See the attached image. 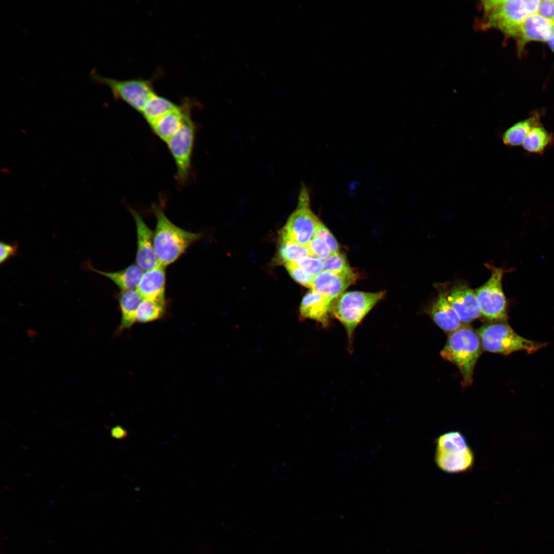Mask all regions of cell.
Segmentation results:
<instances>
[{
	"label": "cell",
	"mask_w": 554,
	"mask_h": 554,
	"mask_svg": "<svg viewBox=\"0 0 554 554\" xmlns=\"http://www.w3.org/2000/svg\"><path fill=\"white\" fill-rule=\"evenodd\" d=\"M18 253V244L17 243H7L1 241L0 243V264H2L12 257Z\"/></svg>",
	"instance_id": "cell-31"
},
{
	"label": "cell",
	"mask_w": 554,
	"mask_h": 554,
	"mask_svg": "<svg viewBox=\"0 0 554 554\" xmlns=\"http://www.w3.org/2000/svg\"><path fill=\"white\" fill-rule=\"evenodd\" d=\"M310 256L307 246L280 238V247L275 259V263L281 264L296 262Z\"/></svg>",
	"instance_id": "cell-24"
},
{
	"label": "cell",
	"mask_w": 554,
	"mask_h": 554,
	"mask_svg": "<svg viewBox=\"0 0 554 554\" xmlns=\"http://www.w3.org/2000/svg\"><path fill=\"white\" fill-rule=\"evenodd\" d=\"M436 288L444 293L462 323L471 322L482 315L476 293L467 284L456 282L450 286L439 285Z\"/></svg>",
	"instance_id": "cell-11"
},
{
	"label": "cell",
	"mask_w": 554,
	"mask_h": 554,
	"mask_svg": "<svg viewBox=\"0 0 554 554\" xmlns=\"http://www.w3.org/2000/svg\"><path fill=\"white\" fill-rule=\"evenodd\" d=\"M537 13L554 26V2L553 0L540 1Z\"/></svg>",
	"instance_id": "cell-32"
},
{
	"label": "cell",
	"mask_w": 554,
	"mask_h": 554,
	"mask_svg": "<svg viewBox=\"0 0 554 554\" xmlns=\"http://www.w3.org/2000/svg\"><path fill=\"white\" fill-rule=\"evenodd\" d=\"M165 268L157 263L154 267L144 272L136 289L143 300L165 304Z\"/></svg>",
	"instance_id": "cell-15"
},
{
	"label": "cell",
	"mask_w": 554,
	"mask_h": 554,
	"mask_svg": "<svg viewBox=\"0 0 554 554\" xmlns=\"http://www.w3.org/2000/svg\"><path fill=\"white\" fill-rule=\"evenodd\" d=\"M483 348L487 351L509 355L518 351L532 353L547 343L528 340L517 334L505 322L483 325L478 331Z\"/></svg>",
	"instance_id": "cell-6"
},
{
	"label": "cell",
	"mask_w": 554,
	"mask_h": 554,
	"mask_svg": "<svg viewBox=\"0 0 554 554\" xmlns=\"http://www.w3.org/2000/svg\"><path fill=\"white\" fill-rule=\"evenodd\" d=\"M195 135V126L188 109L184 123L177 132L167 142L176 166V180L182 184L189 180L191 169V157Z\"/></svg>",
	"instance_id": "cell-10"
},
{
	"label": "cell",
	"mask_w": 554,
	"mask_h": 554,
	"mask_svg": "<svg viewBox=\"0 0 554 554\" xmlns=\"http://www.w3.org/2000/svg\"><path fill=\"white\" fill-rule=\"evenodd\" d=\"M190 107V103L185 101L175 109L149 124L155 134L166 143L180 129L184 123L186 112Z\"/></svg>",
	"instance_id": "cell-18"
},
{
	"label": "cell",
	"mask_w": 554,
	"mask_h": 554,
	"mask_svg": "<svg viewBox=\"0 0 554 554\" xmlns=\"http://www.w3.org/2000/svg\"><path fill=\"white\" fill-rule=\"evenodd\" d=\"M324 270L344 275L354 273L345 256L340 252L331 253L324 260Z\"/></svg>",
	"instance_id": "cell-26"
},
{
	"label": "cell",
	"mask_w": 554,
	"mask_h": 554,
	"mask_svg": "<svg viewBox=\"0 0 554 554\" xmlns=\"http://www.w3.org/2000/svg\"><path fill=\"white\" fill-rule=\"evenodd\" d=\"M297 207L280 232V238L307 246L320 221L310 208L309 192L305 185L300 190Z\"/></svg>",
	"instance_id": "cell-7"
},
{
	"label": "cell",
	"mask_w": 554,
	"mask_h": 554,
	"mask_svg": "<svg viewBox=\"0 0 554 554\" xmlns=\"http://www.w3.org/2000/svg\"><path fill=\"white\" fill-rule=\"evenodd\" d=\"M539 0L482 1L483 28H494L515 39L525 19L537 12Z\"/></svg>",
	"instance_id": "cell-1"
},
{
	"label": "cell",
	"mask_w": 554,
	"mask_h": 554,
	"mask_svg": "<svg viewBox=\"0 0 554 554\" xmlns=\"http://www.w3.org/2000/svg\"><path fill=\"white\" fill-rule=\"evenodd\" d=\"M435 462L448 473H458L471 469L474 456L464 436L459 431H449L436 440Z\"/></svg>",
	"instance_id": "cell-5"
},
{
	"label": "cell",
	"mask_w": 554,
	"mask_h": 554,
	"mask_svg": "<svg viewBox=\"0 0 554 554\" xmlns=\"http://www.w3.org/2000/svg\"><path fill=\"white\" fill-rule=\"evenodd\" d=\"M553 2H554V0H553Z\"/></svg>",
	"instance_id": "cell-35"
},
{
	"label": "cell",
	"mask_w": 554,
	"mask_h": 554,
	"mask_svg": "<svg viewBox=\"0 0 554 554\" xmlns=\"http://www.w3.org/2000/svg\"><path fill=\"white\" fill-rule=\"evenodd\" d=\"M313 236L319 238L324 241L329 247L331 254L340 252L339 246L337 240L321 221L317 226Z\"/></svg>",
	"instance_id": "cell-30"
},
{
	"label": "cell",
	"mask_w": 554,
	"mask_h": 554,
	"mask_svg": "<svg viewBox=\"0 0 554 554\" xmlns=\"http://www.w3.org/2000/svg\"><path fill=\"white\" fill-rule=\"evenodd\" d=\"M491 271L488 280L474 289L479 301L482 315L489 320L505 322L507 317V303L502 287L505 270L487 265Z\"/></svg>",
	"instance_id": "cell-9"
},
{
	"label": "cell",
	"mask_w": 554,
	"mask_h": 554,
	"mask_svg": "<svg viewBox=\"0 0 554 554\" xmlns=\"http://www.w3.org/2000/svg\"><path fill=\"white\" fill-rule=\"evenodd\" d=\"M438 290L439 294L428 306L427 311L440 328L451 333L459 328L462 322L444 293L440 289Z\"/></svg>",
	"instance_id": "cell-17"
},
{
	"label": "cell",
	"mask_w": 554,
	"mask_h": 554,
	"mask_svg": "<svg viewBox=\"0 0 554 554\" xmlns=\"http://www.w3.org/2000/svg\"><path fill=\"white\" fill-rule=\"evenodd\" d=\"M178 106L155 92L147 100L141 113L148 124L175 109Z\"/></svg>",
	"instance_id": "cell-23"
},
{
	"label": "cell",
	"mask_w": 554,
	"mask_h": 554,
	"mask_svg": "<svg viewBox=\"0 0 554 554\" xmlns=\"http://www.w3.org/2000/svg\"><path fill=\"white\" fill-rule=\"evenodd\" d=\"M553 26L550 22L537 12L527 16L521 24L514 39L517 43L518 54L521 55L528 43L533 42L546 43Z\"/></svg>",
	"instance_id": "cell-13"
},
{
	"label": "cell",
	"mask_w": 554,
	"mask_h": 554,
	"mask_svg": "<svg viewBox=\"0 0 554 554\" xmlns=\"http://www.w3.org/2000/svg\"><path fill=\"white\" fill-rule=\"evenodd\" d=\"M110 436L112 438L122 440L127 437L128 436V432L127 430L122 426L116 425L111 428Z\"/></svg>",
	"instance_id": "cell-33"
},
{
	"label": "cell",
	"mask_w": 554,
	"mask_h": 554,
	"mask_svg": "<svg viewBox=\"0 0 554 554\" xmlns=\"http://www.w3.org/2000/svg\"><path fill=\"white\" fill-rule=\"evenodd\" d=\"M333 300L311 290L303 298L300 306V315L314 320L323 327L330 324L331 306Z\"/></svg>",
	"instance_id": "cell-16"
},
{
	"label": "cell",
	"mask_w": 554,
	"mask_h": 554,
	"mask_svg": "<svg viewBox=\"0 0 554 554\" xmlns=\"http://www.w3.org/2000/svg\"><path fill=\"white\" fill-rule=\"evenodd\" d=\"M310 256L325 260L331 254L330 250L325 242L319 238L313 236L307 246Z\"/></svg>",
	"instance_id": "cell-29"
},
{
	"label": "cell",
	"mask_w": 554,
	"mask_h": 554,
	"mask_svg": "<svg viewBox=\"0 0 554 554\" xmlns=\"http://www.w3.org/2000/svg\"><path fill=\"white\" fill-rule=\"evenodd\" d=\"M136 225L137 249L136 264L144 271L157 264L153 244L154 232L149 228L141 215L133 209H129Z\"/></svg>",
	"instance_id": "cell-12"
},
{
	"label": "cell",
	"mask_w": 554,
	"mask_h": 554,
	"mask_svg": "<svg viewBox=\"0 0 554 554\" xmlns=\"http://www.w3.org/2000/svg\"><path fill=\"white\" fill-rule=\"evenodd\" d=\"M288 273L292 278L301 285L311 288L313 276L304 271L296 262H290L285 264Z\"/></svg>",
	"instance_id": "cell-27"
},
{
	"label": "cell",
	"mask_w": 554,
	"mask_h": 554,
	"mask_svg": "<svg viewBox=\"0 0 554 554\" xmlns=\"http://www.w3.org/2000/svg\"><path fill=\"white\" fill-rule=\"evenodd\" d=\"M156 223L153 244L157 263L164 267L174 263L194 242L201 233L184 230L171 222L160 206H152Z\"/></svg>",
	"instance_id": "cell-2"
},
{
	"label": "cell",
	"mask_w": 554,
	"mask_h": 554,
	"mask_svg": "<svg viewBox=\"0 0 554 554\" xmlns=\"http://www.w3.org/2000/svg\"><path fill=\"white\" fill-rule=\"evenodd\" d=\"M91 81L111 90L115 100H121L141 113L147 100L154 92L151 81L144 79L120 80L100 75L96 69L90 72Z\"/></svg>",
	"instance_id": "cell-8"
},
{
	"label": "cell",
	"mask_w": 554,
	"mask_h": 554,
	"mask_svg": "<svg viewBox=\"0 0 554 554\" xmlns=\"http://www.w3.org/2000/svg\"><path fill=\"white\" fill-rule=\"evenodd\" d=\"M121 313L120 324L116 333L130 328L136 322V316L142 298L136 290L121 291L116 295Z\"/></svg>",
	"instance_id": "cell-20"
},
{
	"label": "cell",
	"mask_w": 554,
	"mask_h": 554,
	"mask_svg": "<svg viewBox=\"0 0 554 554\" xmlns=\"http://www.w3.org/2000/svg\"><path fill=\"white\" fill-rule=\"evenodd\" d=\"M539 122L540 114L536 113L514 124L503 133V143L512 147L522 145L531 129Z\"/></svg>",
	"instance_id": "cell-21"
},
{
	"label": "cell",
	"mask_w": 554,
	"mask_h": 554,
	"mask_svg": "<svg viewBox=\"0 0 554 554\" xmlns=\"http://www.w3.org/2000/svg\"><path fill=\"white\" fill-rule=\"evenodd\" d=\"M296 263L304 271L313 276L324 270V260L316 257L308 256Z\"/></svg>",
	"instance_id": "cell-28"
},
{
	"label": "cell",
	"mask_w": 554,
	"mask_h": 554,
	"mask_svg": "<svg viewBox=\"0 0 554 554\" xmlns=\"http://www.w3.org/2000/svg\"><path fill=\"white\" fill-rule=\"evenodd\" d=\"M165 304L156 301L142 300L136 316V322L148 323L160 319L165 312Z\"/></svg>",
	"instance_id": "cell-25"
},
{
	"label": "cell",
	"mask_w": 554,
	"mask_h": 554,
	"mask_svg": "<svg viewBox=\"0 0 554 554\" xmlns=\"http://www.w3.org/2000/svg\"><path fill=\"white\" fill-rule=\"evenodd\" d=\"M554 141V134L548 132L539 122L527 135L522 146L529 153L542 154Z\"/></svg>",
	"instance_id": "cell-22"
},
{
	"label": "cell",
	"mask_w": 554,
	"mask_h": 554,
	"mask_svg": "<svg viewBox=\"0 0 554 554\" xmlns=\"http://www.w3.org/2000/svg\"><path fill=\"white\" fill-rule=\"evenodd\" d=\"M89 270L109 278L121 291L136 290L144 271L136 264H131L125 269L115 272H105L93 267L90 262L85 263Z\"/></svg>",
	"instance_id": "cell-19"
},
{
	"label": "cell",
	"mask_w": 554,
	"mask_h": 554,
	"mask_svg": "<svg viewBox=\"0 0 554 554\" xmlns=\"http://www.w3.org/2000/svg\"><path fill=\"white\" fill-rule=\"evenodd\" d=\"M385 296V291L343 292L332 302L331 314L343 325L352 351L354 330L365 316Z\"/></svg>",
	"instance_id": "cell-4"
},
{
	"label": "cell",
	"mask_w": 554,
	"mask_h": 554,
	"mask_svg": "<svg viewBox=\"0 0 554 554\" xmlns=\"http://www.w3.org/2000/svg\"><path fill=\"white\" fill-rule=\"evenodd\" d=\"M482 347L478 333L472 328L463 326L450 333L440 352L442 358L459 369L463 377V387L469 386L472 382L474 367Z\"/></svg>",
	"instance_id": "cell-3"
},
{
	"label": "cell",
	"mask_w": 554,
	"mask_h": 554,
	"mask_svg": "<svg viewBox=\"0 0 554 554\" xmlns=\"http://www.w3.org/2000/svg\"><path fill=\"white\" fill-rule=\"evenodd\" d=\"M546 43L554 54V26L552 27L551 33Z\"/></svg>",
	"instance_id": "cell-34"
},
{
	"label": "cell",
	"mask_w": 554,
	"mask_h": 554,
	"mask_svg": "<svg viewBox=\"0 0 554 554\" xmlns=\"http://www.w3.org/2000/svg\"><path fill=\"white\" fill-rule=\"evenodd\" d=\"M357 280V274L344 275L323 270L313 276L311 289L334 300Z\"/></svg>",
	"instance_id": "cell-14"
}]
</instances>
